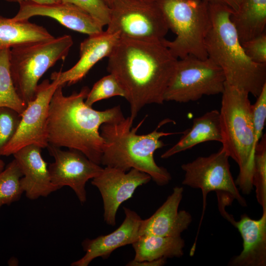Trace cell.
Returning a JSON list of instances; mask_svg holds the SVG:
<instances>
[{
    "mask_svg": "<svg viewBox=\"0 0 266 266\" xmlns=\"http://www.w3.org/2000/svg\"><path fill=\"white\" fill-rule=\"evenodd\" d=\"M107 70L124 89L133 121L149 104H163L177 59L161 40L120 37L108 57Z\"/></svg>",
    "mask_w": 266,
    "mask_h": 266,
    "instance_id": "obj_1",
    "label": "cell"
},
{
    "mask_svg": "<svg viewBox=\"0 0 266 266\" xmlns=\"http://www.w3.org/2000/svg\"><path fill=\"white\" fill-rule=\"evenodd\" d=\"M59 85L51 100L47 119L49 145L77 150L94 163L100 165L103 140L100 129L104 123L123 119L120 105L97 110L85 100L90 89L83 87L79 92L65 96Z\"/></svg>",
    "mask_w": 266,
    "mask_h": 266,
    "instance_id": "obj_2",
    "label": "cell"
},
{
    "mask_svg": "<svg viewBox=\"0 0 266 266\" xmlns=\"http://www.w3.org/2000/svg\"><path fill=\"white\" fill-rule=\"evenodd\" d=\"M146 117L135 127H132L133 121L130 116L101 126L100 132L103 144L100 165L125 172L136 169L149 174L158 185H166L171 180V175L166 168L157 165L154 154L165 146L161 137L180 133L158 131L162 125L172 122L166 119L152 132L138 134L137 131Z\"/></svg>",
    "mask_w": 266,
    "mask_h": 266,
    "instance_id": "obj_3",
    "label": "cell"
},
{
    "mask_svg": "<svg viewBox=\"0 0 266 266\" xmlns=\"http://www.w3.org/2000/svg\"><path fill=\"white\" fill-rule=\"evenodd\" d=\"M210 23L204 38L208 57L222 70L228 84L257 98L266 85V65L253 62L246 54L229 7L209 4Z\"/></svg>",
    "mask_w": 266,
    "mask_h": 266,
    "instance_id": "obj_4",
    "label": "cell"
},
{
    "mask_svg": "<svg viewBox=\"0 0 266 266\" xmlns=\"http://www.w3.org/2000/svg\"><path fill=\"white\" fill-rule=\"evenodd\" d=\"M220 114L222 148L239 167L235 181L240 191L254 189L253 168L255 149L252 107L249 94L225 82Z\"/></svg>",
    "mask_w": 266,
    "mask_h": 266,
    "instance_id": "obj_5",
    "label": "cell"
},
{
    "mask_svg": "<svg viewBox=\"0 0 266 266\" xmlns=\"http://www.w3.org/2000/svg\"><path fill=\"white\" fill-rule=\"evenodd\" d=\"M175 39L163 43L176 59L189 55L208 58L204 38L209 23L208 3L204 0H156Z\"/></svg>",
    "mask_w": 266,
    "mask_h": 266,
    "instance_id": "obj_6",
    "label": "cell"
},
{
    "mask_svg": "<svg viewBox=\"0 0 266 266\" xmlns=\"http://www.w3.org/2000/svg\"><path fill=\"white\" fill-rule=\"evenodd\" d=\"M73 43L72 37L66 34L10 49L14 85L26 104L34 98L40 78L57 62L66 59Z\"/></svg>",
    "mask_w": 266,
    "mask_h": 266,
    "instance_id": "obj_7",
    "label": "cell"
},
{
    "mask_svg": "<svg viewBox=\"0 0 266 266\" xmlns=\"http://www.w3.org/2000/svg\"><path fill=\"white\" fill-rule=\"evenodd\" d=\"M225 82L222 70L210 58L189 55L177 60L164 100L186 103L222 94Z\"/></svg>",
    "mask_w": 266,
    "mask_h": 266,
    "instance_id": "obj_8",
    "label": "cell"
},
{
    "mask_svg": "<svg viewBox=\"0 0 266 266\" xmlns=\"http://www.w3.org/2000/svg\"><path fill=\"white\" fill-rule=\"evenodd\" d=\"M105 31L120 37L161 40L169 29L156 0H113Z\"/></svg>",
    "mask_w": 266,
    "mask_h": 266,
    "instance_id": "obj_9",
    "label": "cell"
},
{
    "mask_svg": "<svg viewBox=\"0 0 266 266\" xmlns=\"http://www.w3.org/2000/svg\"><path fill=\"white\" fill-rule=\"evenodd\" d=\"M229 158L221 147L217 152L199 157L181 166L184 172L182 184L201 191L203 211L201 220L206 208L207 195L211 191L225 194L236 200L240 205L247 206L232 175Z\"/></svg>",
    "mask_w": 266,
    "mask_h": 266,
    "instance_id": "obj_10",
    "label": "cell"
},
{
    "mask_svg": "<svg viewBox=\"0 0 266 266\" xmlns=\"http://www.w3.org/2000/svg\"><path fill=\"white\" fill-rule=\"evenodd\" d=\"M44 80L38 84L34 98L27 104L14 136L3 148L1 156L13 155L31 144L42 149L48 146L47 119L52 97L60 85L56 78Z\"/></svg>",
    "mask_w": 266,
    "mask_h": 266,
    "instance_id": "obj_11",
    "label": "cell"
},
{
    "mask_svg": "<svg viewBox=\"0 0 266 266\" xmlns=\"http://www.w3.org/2000/svg\"><path fill=\"white\" fill-rule=\"evenodd\" d=\"M47 148L54 158L48 166L52 183L59 189L64 186L70 187L80 202L84 203L87 200L86 183L98 176L103 168L77 150L64 151L50 145Z\"/></svg>",
    "mask_w": 266,
    "mask_h": 266,
    "instance_id": "obj_12",
    "label": "cell"
},
{
    "mask_svg": "<svg viewBox=\"0 0 266 266\" xmlns=\"http://www.w3.org/2000/svg\"><path fill=\"white\" fill-rule=\"evenodd\" d=\"M151 179L149 174L134 168L127 172L110 166L103 168L102 171L92 179L91 183L99 189L101 196L105 223L115 226L120 205L130 199L139 186L147 184Z\"/></svg>",
    "mask_w": 266,
    "mask_h": 266,
    "instance_id": "obj_13",
    "label": "cell"
},
{
    "mask_svg": "<svg viewBox=\"0 0 266 266\" xmlns=\"http://www.w3.org/2000/svg\"><path fill=\"white\" fill-rule=\"evenodd\" d=\"M18 12L12 18L17 21L29 20L35 16L55 19L66 28L91 35L103 32V27L85 11L66 2L40 3L24 1L19 3Z\"/></svg>",
    "mask_w": 266,
    "mask_h": 266,
    "instance_id": "obj_14",
    "label": "cell"
},
{
    "mask_svg": "<svg viewBox=\"0 0 266 266\" xmlns=\"http://www.w3.org/2000/svg\"><path fill=\"white\" fill-rule=\"evenodd\" d=\"M219 209L225 217L239 232L243 240L241 253L230 261L231 266H266V210H263L261 217L257 220L243 214L238 221L225 210Z\"/></svg>",
    "mask_w": 266,
    "mask_h": 266,
    "instance_id": "obj_15",
    "label": "cell"
},
{
    "mask_svg": "<svg viewBox=\"0 0 266 266\" xmlns=\"http://www.w3.org/2000/svg\"><path fill=\"white\" fill-rule=\"evenodd\" d=\"M125 217L121 225L113 232L90 239L82 244L85 254L71 264L72 266H88L95 259H106L116 249L132 244L139 237L142 219L134 211L124 207Z\"/></svg>",
    "mask_w": 266,
    "mask_h": 266,
    "instance_id": "obj_16",
    "label": "cell"
},
{
    "mask_svg": "<svg viewBox=\"0 0 266 266\" xmlns=\"http://www.w3.org/2000/svg\"><path fill=\"white\" fill-rule=\"evenodd\" d=\"M183 190L182 187H175L171 194L152 215L145 220L142 219L139 236H181L192 221L189 212L184 210L178 211Z\"/></svg>",
    "mask_w": 266,
    "mask_h": 266,
    "instance_id": "obj_17",
    "label": "cell"
},
{
    "mask_svg": "<svg viewBox=\"0 0 266 266\" xmlns=\"http://www.w3.org/2000/svg\"><path fill=\"white\" fill-rule=\"evenodd\" d=\"M41 149L31 144L13 154L23 173L20 180L22 189L26 197L32 200L46 197L59 189L51 181L47 164L41 155Z\"/></svg>",
    "mask_w": 266,
    "mask_h": 266,
    "instance_id": "obj_18",
    "label": "cell"
},
{
    "mask_svg": "<svg viewBox=\"0 0 266 266\" xmlns=\"http://www.w3.org/2000/svg\"><path fill=\"white\" fill-rule=\"evenodd\" d=\"M120 36L103 31L89 35L80 45V58L77 62L65 71L54 72L51 79L56 78L60 85H71L81 80L100 60L108 57L117 43Z\"/></svg>",
    "mask_w": 266,
    "mask_h": 266,
    "instance_id": "obj_19",
    "label": "cell"
},
{
    "mask_svg": "<svg viewBox=\"0 0 266 266\" xmlns=\"http://www.w3.org/2000/svg\"><path fill=\"white\" fill-rule=\"evenodd\" d=\"M182 133L183 135L179 140L165 151L161 158H168L202 142L215 141L221 143L219 111L212 110L194 118L192 127Z\"/></svg>",
    "mask_w": 266,
    "mask_h": 266,
    "instance_id": "obj_20",
    "label": "cell"
},
{
    "mask_svg": "<svg viewBox=\"0 0 266 266\" xmlns=\"http://www.w3.org/2000/svg\"><path fill=\"white\" fill-rule=\"evenodd\" d=\"M185 241L179 236H139L132 245L135 262L153 261L161 259L179 258L183 255Z\"/></svg>",
    "mask_w": 266,
    "mask_h": 266,
    "instance_id": "obj_21",
    "label": "cell"
},
{
    "mask_svg": "<svg viewBox=\"0 0 266 266\" xmlns=\"http://www.w3.org/2000/svg\"><path fill=\"white\" fill-rule=\"evenodd\" d=\"M54 37L45 28L29 20L17 21L0 16V49H10Z\"/></svg>",
    "mask_w": 266,
    "mask_h": 266,
    "instance_id": "obj_22",
    "label": "cell"
},
{
    "mask_svg": "<svg viewBox=\"0 0 266 266\" xmlns=\"http://www.w3.org/2000/svg\"><path fill=\"white\" fill-rule=\"evenodd\" d=\"M231 20L242 43L265 32L266 0H241Z\"/></svg>",
    "mask_w": 266,
    "mask_h": 266,
    "instance_id": "obj_23",
    "label": "cell"
},
{
    "mask_svg": "<svg viewBox=\"0 0 266 266\" xmlns=\"http://www.w3.org/2000/svg\"><path fill=\"white\" fill-rule=\"evenodd\" d=\"M9 51V48L0 49V107L11 108L21 114L27 104L14 85L10 69Z\"/></svg>",
    "mask_w": 266,
    "mask_h": 266,
    "instance_id": "obj_24",
    "label": "cell"
},
{
    "mask_svg": "<svg viewBox=\"0 0 266 266\" xmlns=\"http://www.w3.org/2000/svg\"><path fill=\"white\" fill-rule=\"evenodd\" d=\"M21 169L14 159L0 172V208L18 201L24 193L20 180Z\"/></svg>",
    "mask_w": 266,
    "mask_h": 266,
    "instance_id": "obj_25",
    "label": "cell"
},
{
    "mask_svg": "<svg viewBox=\"0 0 266 266\" xmlns=\"http://www.w3.org/2000/svg\"><path fill=\"white\" fill-rule=\"evenodd\" d=\"M252 184L256 197L263 210H266V136L262 135L255 151Z\"/></svg>",
    "mask_w": 266,
    "mask_h": 266,
    "instance_id": "obj_26",
    "label": "cell"
},
{
    "mask_svg": "<svg viewBox=\"0 0 266 266\" xmlns=\"http://www.w3.org/2000/svg\"><path fill=\"white\" fill-rule=\"evenodd\" d=\"M115 96L125 98L126 94L115 76L109 73L94 84L89 90L85 102L87 105L92 106L97 101Z\"/></svg>",
    "mask_w": 266,
    "mask_h": 266,
    "instance_id": "obj_27",
    "label": "cell"
},
{
    "mask_svg": "<svg viewBox=\"0 0 266 266\" xmlns=\"http://www.w3.org/2000/svg\"><path fill=\"white\" fill-rule=\"evenodd\" d=\"M21 114L7 107H0V157L3 148L15 133Z\"/></svg>",
    "mask_w": 266,
    "mask_h": 266,
    "instance_id": "obj_28",
    "label": "cell"
},
{
    "mask_svg": "<svg viewBox=\"0 0 266 266\" xmlns=\"http://www.w3.org/2000/svg\"><path fill=\"white\" fill-rule=\"evenodd\" d=\"M89 14L101 26H107L110 20V9L103 0H67Z\"/></svg>",
    "mask_w": 266,
    "mask_h": 266,
    "instance_id": "obj_29",
    "label": "cell"
},
{
    "mask_svg": "<svg viewBox=\"0 0 266 266\" xmlns=\"http://www.w3.org/2000/svg\"><path fill=\"white\" fill-rule=\"evenodd\" d=\"M241 44L246 54L253 62L266 65V32Z\"/></svg>",
    "mask_w": 266,
    "mask_h": 266,
    "instance_id": "obj_30",
    "label": "cell"
},
{
    "mask_svg": "<svg viewBox=\"0 0 266 266\" xmlns=\"http://www.w3.org/2000/svg\"><path fill=\"white\" fill-rule=\"evenodd\" d=\"M209 4H221L230 8L233 12H236L239 7L241 0H204Z\"/></svg>",
    "mask_w": 266,
    "mask_h": 266,
    "instance_id": "obj_31",
    "label": "cell"
},
{
    "mask_svg": "<svg viewBox=\"0 0 266 266\" xmlns=\"http://www.w3.org/2000/svg\"><path fill=\"white\" fill-rule=\"evenodd\" d=\"M166 259H161L153 261L135 262L131 261L126 266H161L165 264Z\"/></svg>",
    "mask_w": 266,
    "mask_h": 266,
    "instance_id": "obj_32",
    "label": "cell"
},
{
    "mask_svg": "<svg viewBox=\"0 0 266 266\" xmlns=\"http://www.w3.org/2000/svg\"><path fill=\"white\" fill-rule=\"evenodd\" d=\"M10 2H18L19 3L24 1H33L40 3H51L55 2L54 0H5Z\"/></svg>",
    "mask_w": 266,
    "mask_h": 266,
    "instance_id": "obj_33",
    "label": "cell"
},
{
    "mask_svg": "<svg viewBox=\"0 0 266 266\" xmlns=\"http://www.w3.org/2000/svg\"><path fill=\"white\" fill-rule=\"evenodd\" d=\"M5 168L4 162L0 159V172L3 170Z\"/></svg>",
    "mask_w": 266,
    "mask_h": 266,
    "instance_id": "obj_34",
    "label": "cell"
},
{
    "mask_svg": "<svg viewBox=\"0 0 266 266\" xmlns=\"http://www.w3.org/2000/svg\"><path fill=\"white\" fill-rule=\"evenodd\" d=\"M67 0H54L55 2H66Z\"/></svg>",
    "mask_w": 266,
    "mask_h": 266,
    "instance_id": "obj_35",
    "label": "cell"
},
{
    "mask_svg": "<svg viewBox=\"0 0 266 266\" xmlns=\"http://www.w3.org/2000/svg\"><path fill=\"white\" fill-rule=\"evenodd\" d=\"M103 0L107 5L109 2H110L113 0Z\"/></svg>",
    "mask_w": 266,
    "mask_h": 266,
    "instance_id": "obj_36",
    "label": "cell"
}]
</instances>
